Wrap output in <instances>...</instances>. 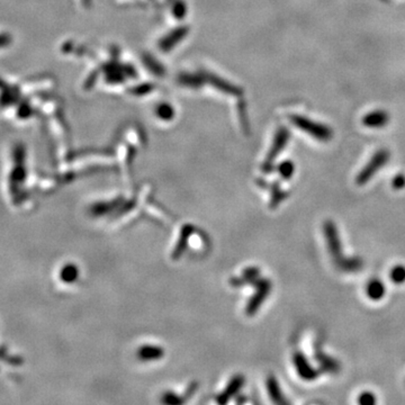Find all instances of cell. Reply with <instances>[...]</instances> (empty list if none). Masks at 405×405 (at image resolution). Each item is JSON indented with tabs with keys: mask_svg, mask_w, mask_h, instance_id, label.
Listing matches in <instances>:
<instances>
[{
	"mask_svg": "<svg viewBox=\"0 0 405 405\" xmlns=\"http://www.w3.org/2000/svg\"><path fill=\"white\" fill-rule=\"evenodd\" d=\"M323 233L325 241L328 244V249L330 255L332 257V260L336 268H339L348 257L344 255V249H342V243L340 240V236L336 225L332 221H325L323 224Z\"/></svg>",
	"mask_w": 405,
	"mask_h": 405,
	"instance_id": "cell-1",
	"label": "cell"
},
{
	"mask_svg": "<svg viewBox=\"0 0 405 405\" xmlns=\"http://www.w3.org/2000/svg\"><path fill=\"white\" fill-rule=\"evenodd\" d=\"M387 160H389V153L385 151H380L377 153V155H375L372 160H370V162L360 171V174L357 176L356 178L357 185L359 186L366 185L367 182L373 178L374 175L387 162Z\"/></svg>",
	"mask_w": 405,
	"mask_h": 405,
	"instance_id": "cell-2",
	"label": "cell"
},
{
	"mask_svg": "<svg viewBox=\"0 0 405 405\" xmlns=\"http://www.w3.org/2000/svg\"><path fill=\"white\" fill-rule=\"evenodd\" d=\"M293 363L296 368V372H297L299 376L303 380L312 381L317 378L318 372L312 366L311 363L307 360V358L302 352L294 353Z\"/></svg>",
	"mask_w": 405,
	"mask_h": 405,
	"instance_id": "cell-3",
	"label": "cell"
},
{
	"mask_svg": "<svg viewBox=\"0 0 405 405\" xmlns=\"http://www.w3.org/2000/svg\"><path fill=\"white\" fill-rule=\"evenodd\" d=\"M271 290V283L268 281H261L258 287V292L254 295V297L251 300L248 306V311L250 314H252L257 310L259 309V306L264 303V301L268 296V294L270 293Z\"/></svg>",
	"mask_w": 405,
	"mask_h": 405,
	"instance_id": "cell-4",
	"label": "cell"
},
{
	"mask_svg": "<svg viewBox=\"0 0 405 405\" xmlns=\"http://www.w3.org/2000/svg\"><path fill=\"white\" fill-rule=\"evenodd\" d=\"M365 292H366L367 297L370 301L378 302L384 299V296L386 294V287L383 282L379 281L377 278H374L367 283Z\"/></svg>",
	"mask_w": 405,
	"mask_h": 405,
	"instance_id": "cell-5",
	"label": "cell"
},
{
	"mask_svg": "<svg viewBox=\"0 0 405 405\" xmlns=\"http://www.w3.org/2000/svg\"><path fill=\"white\" fill-rule=\"evenodd\" d=\"M267 390L273 402L277 404H287V401L285 400V397L281 391V387H279L278 381L273 376H270L267 380Z\"/></svg>",
	"mask_w": 405,
	"mask_h": 405,
	"instance_id": "cell-6",
	"label": "cell"
},
{
	"mask_svg": "<svg viewBox=\"0 0 405 405\" xmlns=\"http://www.w3.org/2000/svg\"><path fill=\"white\" fill-rule=\"evenodd\" d=\"M316 358H317L318 364H320L322 367H324L327 372L336 373L339 370V365L334 360V359L325 356V355H323V353H318V355H316Z\"/></svg>",
	"mask_w": 405,
	"mask_h": 405,
	"instance_id": "cell-7",
	"label": "cell"
},
{
	"mask_svg": "<svg viewBox=\"0 0 405 405\" xmlns=\"http://www.w3.org/2000/svg\"><path fill=\"white\" fill-rule=\"evenodd\" d=\"M390 278L393 284L402 285L405 283V266L395 265L390 271Z\"/></svg>",
	"mask_w": 405,
	"mask_h": 405,
	"instance_id": "cell-8",
	"label": "cell"
},
{
	"mask_svg": "<svg viewBox=\"0 0 405 405\" xmlns=\"http://www.w3.org/2000/svg\"><path fill=\"white\" fill-rule=\"evenodd\" d=\"M77 275H78L77 268L75 266L70 265V266H67L65 269H62L61 278H62V281H65L67 283H70V282L76 281Z\"/></svg>",
	"mask_w": 405,
	"mask_h": 405,
	"instance_id": "cell-9",
	"label": "cell"
},
{
	"mask_svg": "<svg viewBox=\"0 0 405 405\" xmlns=\"http://www.w3.org/2000/svg\"><path fill=\"white\" fill-rule=\"evenodd\" d=\"M376 402H377V400H376V396L373 392L364 391L358 396V403L360 405H374Z\"/></svg>",
	"mask_w": 405,
	"mask_h": 405,
	"instance_id": "cell-10",
	"label": "cell"
},
{
	"mask_svg": "<svg viewBox=\"0 0 405 405\" xmlns=\"http://www.w3.org/2000/svg\"><path fill=\"white\" fill-rule=\"evenodd\" d=\"M279 170H281V175L284 177L285 179H289L290 177H292L293 174H294V165H293V163H290L289 161L285 162V163H283L281 165V168H279Z\"/></svg>",
	"mask_w": 405,
	"mask_h": 405,
	"instance_id": "cell-11",
	"label": "cell"
},
{
	"mask_svg": "<svg viewBox=\"0 0 405 405\" xmlns=\"http://www.w3.org/2000/svg\"><path fill=\"white\" fill-rule=\"evenodd\" d=\"M140 353H141L142 358H152V356H153V357L159 356L161 352H160V350L157 349V348L146 347V348H142Z\"/></svg>",
	"mask_w": 405,
	"mask_h": 405,
	"instance_id": "cell-12",
	"label": "cell"
},
{
	"mask_svg": "<svg viewBox=\"0 0 405 405\" xmlns=\"http://www.w3.org/2000/svg\"><path fill=\"white\" fill-rule=\"evenodd\" d=\"M392 186L394 189L397 190H401L402 188L405 187V176L403 175H398L396 177H394V179L392 181Z\"/></svg>",
	"mask_w": 405,
	"mask_h": 405,
	"instance_id": "cell-13",
	"label": "cell"
}]
</instances>
